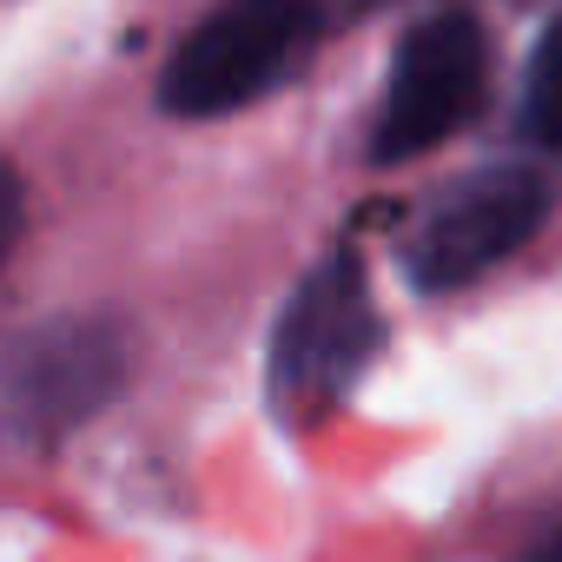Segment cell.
Segmentation results:
<instances>
[{"mask_svg": "<svg viewBox=\"0 0 562 562\" xmlns=\"http://www.w3.org/2000/svg\"><path fill=\"white\" fill-rule=\"evenodd\" d=\"M522 133L549 153H562V21L542 34L536 60H529V87H522Z\"/></svg>", "mask_w": 562, "mask_h": 562, "instance_id": "8992f818", "label": "cell"}, {"mask_svg": "<svg viewBox=\"0 0 562 562\" xmlns=\"http://www.w3.org/2000/svg\"><path fill=\"white\" fill-rule=\"evenodd\" d=\"M318 0H225L205 14L159 74V106L179 120H218L285 87L318 41Z\"/></svg>", "mask_w": 562, "mask_h": 562, "instance_id": "7a4b0ae2", "label": "cell"}, {"mask_svg": "<svg viewBox=\"0 0 562 562\" xmlns=\"http://www.w3.org/2000/svg\"><path fill=\"white\" fill-rule=\"evenodd\" d=\"M542 218L549 179L536 166H483L424 205V218L404 238V271L417 292H457L509 251H522Z\"/></svg>", "mask_w": 562, "mask_h": 562, "instance_id": "3957f363", "label": "cell"}, {"mask_svg": "<svg viewBox=\"0 0 562 562\" xmlns=\"http://www.w3.org/2000/svg\"><path fill=\"white\" fill-rule=\"evenodd\" d=\"M126 384V338L106 318H54L0 351V424L21 443L80 430Z\"/></svg>", "mask_w": 562, "mask_h": 562, "instance_id": "5b68a950", "label": "cell"}, {"mask_svg": "<svg viewBox=\"0 0 562 562\" xmlns=\"http://www.w3.org/2000/svg\"><path fill=\"white\" fill-rule=\"evenodd\" d=\"M21 225H27L21 172H14V166H0V265H8V251H14V238H21Z\"/></svg>", "mask_w": 562, "mask_h": 562, "instance_id": "52a82bcc", "label": "cell"}, {"mask_svg": "<svg viewBox=\"0 0 562 562\" xmlns=\"http://www.w3.org/2000/svg\"><path fill=\"white\" fill-rule=\"evenodd\" d=\"M490 93V41L463 8H443L430 21H417L397 54H391V87H384V113H378V139L371 159L397 166L417 159L430 146H443Z\"/></svg>", "mask_w": 562, "mask_h": 562, "instance_id": "277c9868", "label": "cell"}, {"mask_svg": "<svg viewBox=\"0 0 562 562\" xmlns=\"http://www.w3.org/2000/svg\"><path fill=\"white\" fill-rule=\"evenodd\" d=\"M529 562H562V522H555V529H549V536L529 549Z\"/></svg>", "mask_w": 562, "mask_h": 562, "instance_id": "ba28073f", "label": "cell"}, {"mask_svg": "<svg viewBox=\"0 0 562 562\" xmlns=\"http://www.w3.org/2000/svg\"><path fill=\"white\" fill-rule=\"evenodd\" d=\"M384 345V318L371 299L364 258L351 245H338L325 265H312L299 278V292L285 299V318L271 331V411L292 430H318L351 384L364 378V364Z\"/></svg>", "mask_w": 562, "mask_h": 562, "instance_id": "6da1fadb", "label": "cell"}]
</instances>
